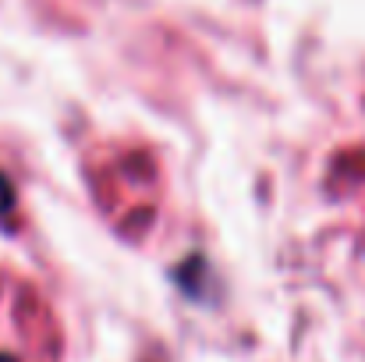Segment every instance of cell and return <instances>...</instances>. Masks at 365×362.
Returning <instances> with one entry per match:
<instances>
[{"instance_id": "6da1fadb", "label": "cell", "mask_w": 365, "mask_h": 362, "mask_svg": "<svg viewBox=\"0 0 365 362\" xmlns=\"http://www.w3.org/2000/svg\"><path fill=\"white\" fill-rule=\"evenodd\" d=\"M11 203H14V188H11V181L0 174V213H7Z\"/></svg>"}, {"instance_id": "7a4b0ae2", "label": "cell", "mask_w": 365, "mask_h": 362, "mask_svg": "<svg viewBox=\"0 0 365 362\" xmlns=\"http://www.w3.org/2000/svg\"><path fill=\"white\" fill-rule=\"evenodd\" d=\"M0 362H14V359H11V356H0Z\"/></svg>"}]
</instances>
